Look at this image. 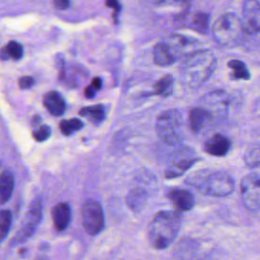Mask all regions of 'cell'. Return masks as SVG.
Listing matches in <instances>:
<instances>
[{"label":"cell","instance_id":"6da1fadb","mask_svg":"<svg viewBox=\"0 0 260 260\" xmlns=\"http://www.w3.org/2000/svg\"><path fill=\"white\" fill-rule=\"evenodd\" d=\"M217 60L209 49H197L188 55L181 67L184 84L191 89L202 86L212 75L216 68Z\"/></svg>","mask_w":260,"mask_h":260},{"label":"cell","instance_id":"7a4b0ae2","mask_svg":"<svg viewBox=\"0 0 260 260\" xmlns=\"http://www.w3.org/2000/svg\"><path fill=\"white\" fill-rule=\"evenodd\" d=\"M182 224V216L177 210H162L152 218L148 229L150 245L157 250L168 248L177 238Z\"/></svg>","mask_w":260,"mask_h":260},{"label":"cell","instance_id":"3957f363","mask_svg":"<svg viewBox=\"0 0 260 260\" xmlns=\"http://www.w3.org/2000/svg\"><path fill=\"white\" fill-rule=\"evenodd\" d=\"M188 183L201 193L212 197H226L236 188L234 177L225 171L200 170L188 178Z\"/></svg>","mask_w":260,"mask_h":260},{"label":"cell","instance_id":"277c9868","mask_svg":"<svg viewBox=\"0 0 260 260\" xmlns=\"http://www.w3.org/2000/svg\"><path fill=\"white\" fill-rule=\"evenodd\" d=\"M211 32L217 45L228 48L239 45L245 34L241 17L233 12L218 16L213 22Z\"/></svg>","mask_w":260,"mask_h":260},{"label":"cell","instance_id":"5b68a950","mask_svg":"<svg viewBox=\"0 0 260 260\" xmlns=\"http://www.w3.org/2000/svg\"><path fill=\"white\" fill-rule=\"evenodd\" d=\"M155 131L157 136L169 145H176L183 138V117L175 109L162 112L156 119Z\"/></svg>","mask_w":260,"mask_h":260},{"label":"cell","instance_id":"8992f818","mask_svg":"<svg viewBox=\"0 0 260 260\" xmlns=\"http://www.w3.org/2000/svg\"><path fill=\"white\" fill-rule=\"evenodd\" d=\"M42 218V199L40 197H36L23 218L22 224L16 235L14 236L11 244L18 245L26 241L37 230Z\"/></svg>","mask_w":260,"mask_h":260},{"label":"cell","instance_id":"52a82bcc","mask_svg":"<svg viewBox=\"0 0 260 260\" xmlns=\"http://www.w3.org/2000/svg\"><path fill=\"white\" fill-rule=\"evenodd\" d=\"M241 198L244 206L250 211L260 209V175L250 173L241 180Z\"/></svg>","mask_w":260,"mask_h":260},{"label":"cell","instance_id":"ba28073f","mask_svg":"<svg viewBox=\"0 0 260 260\" xmlns=\"http://www.w3.org/2000/svg\"><path fill=\"white\" fill-rule=\"evenodd\" d=\"M81 219L85 232L95 236L100 234L105 225L104 212L101 204L95 200H87L81 208Z\"/></svg>","mask_w":260,"mask_h":260},{"label":"cell","instance_id":"9c48e42d","mask_svg":"<svg viewBox=\"0 0 260 260\" xmlns=\"http://www.w3.org/2000/svg\"><path fill=\"white\" fill-rule=\"evenodd\" d=\"M175 260H207L211 252H204L202 244L195 239H183L174 249Z\"/></svg>","mask_w":260,"mask_h":260},{"label":"cell","instance_id":"30bf717a","mask_svg":"<svg viewBox=\"0 0 260 260\" xmlns=\"http://www.w3.org/2000/svg\"><path fill=\"white\" fill-rule=\"evenodd\" d=\"M242 25L245 34L254 36L260 32V2L247 0L242 5Z\"/></svg>","mask_w":260,"mask_h":260},{"label":"cell","instance_id":"8fae6325","mask_svg":"<svg viewBox=\"0 0 260 260\" xmlns=\"http://www.w3.org/2000/svg\"><path fill=\"white\" fill-rule=\"evenodd\" d=\"M230 98L222 89H216L202 96V107L208 110L213 118H218L226 115L229 110Z\"/></svg>","mask_w":260,"mask_h":260},{"label":"cell","instance_id":"7c38bea8","mask_svg":"<svg viewBox=\"0 0 260 260\" xmlns=\"http://www.w3.org/2000/svg\"><path fill=\"white\" fill-rule=\"evenodd\" d=\"M232 147V141L231 139L221 134V133H214L210 137H208L204 144L203 149L204 151L212 156L221 157L228 154Z\"/></svg>","mask_w":260,"mask_h":260},{"label":"cell","instance_id":"4fadbf2b","mask_svg":"<svg viewBox=\"0 0 260 260\" xmlns=\"http://www.w3.org/2000/svg\"><path fill=\"white\" fill-rule=\"evenodd\" d=\"M188 121L191 132L194 134H199L214 121V118L208 110L202 106H198L189 111Z\"/></svg>","mask_w":260,"mask_h":260},{"label":"cell","instance_id":"5bb4252c","mask_svg":"<svg viewBox=\"0 0 260 260\" xmlns=\"http://www.w3.org/2000/svg\"><path fill=\"white\" fill-rule=\"evenodd\" d=\"M58 67H59L60 81H62L63 83H65L67 86H70V87L78 86L81 80L87 76L83 68L77 65L67 66L63 58H60Z\"/></svg>","mask_w":260,"mask_h":260},{"label":"cell","instance_id":"9a60e30c","mask_svg":"<svg viewBox=\"0 0 260 260\" xmlns=\"http://www.w3.org/2000/svg\"><path fill=\"white\" fill-rule=\"evenodd\" d=\"M168 198L179 212L188 211L195 205L193 194L184 188H172L168 192Z\"/></svg>","mask_w":260,"mask_h":260},{"label":"cell","instance_id":"2e32d148","mask_svg":"<svg viewBox=\"0 0 260 260\" xmlns=\"http://www.w3.org/2000/svg\"><path fill=\"white\" fill-rule=\"evenodd\" d=\"M153 62L158 66H171L173 65L178 56L169 45L168 42H159L152 49Z\"/></svg>","mask_w":260,"mask_h":260},{"label":"cell","instance_id":"e0dca14e","mask_svg":"<svg viewBox=\"0 0 260 260\" xmlns=\"http://www.w3.org/2000/svg\"><path fill=\"white\" fill-rule=\"evenodd\" d=\"M198 160H199V157H190V156L177 157L168 166L165 173V177L167 179L178 178L182 176L190 168H192Z\"/></svg>","mask_w":260,"mask_h":260},{"label":"cell","instance_id":"ac0fdd59","mask_svg":"<svg viewBox=\"0 0 260 260\" xmlns=\"http://www.w3.org/2000/svg\"><path fill=\"white\" fill-rule=\"evenodd\" d=\"M169 45L172 47L176 55L179 57L185 56L187 57L197 49H195V42L194 40L183 36V35H178L174 34L170 37L169 41H167Z\"/></svg>","mask_w":260,"mask_h":260},{"label":"cell","instance_id":"d6986e66","mask_svg":"<svg viewBox=\"0 0 260 260\" xmlns=\"http://www.w3.org/2000/svg\"><path fill=\"white\" fill-rule=\"evenodd\" d=\"M53 223L57 231H64L71 220V208L66 202L57 203L52 209Z\"/></svg>","mask_w":260,"mask_h":260},{"label":"cell","instance_id":"ffe728a7","mask_svg":"<svg viewBox=\"0 0 260 260\" xmlns=\"http://www.w3.org/2000/svg\"><path fill=\"white\" fill-rule=\"evenodd\" d=\"M43 103L47 111L53 116H61L66 111V103L64 99L55 90L48 91L44 95Z\"/></svg>","mask_w":260,"mask_h":260},{"label":"cell","instance_id":"44dd1931","mask_svg":"<svg viewBox=\"0 0 260 260\" xmlns=\"http://www.w3.org/2000/svg\"><path fill=\"white\" fill-rule=\"evenodd\" d=\"M14 189V177L9 171H4L0 175V204L6 203Z\"/></svg>","mask_w":260,"mask_h":260},{"label":"cell","instance_id":"7402d4cb","mask_svg":"<svg viewBox=\"0 0 260 260\" xmlns=\"http://www.w3.org/2000/svg\"><path fill=\"white\" fill-rule=\"evenodd\" d=\"M228 67L231 70V78L234 80H249L251 77L247 65L242 60H230L228 62Z\"/></svg>","mask_w":260,"mask_h":260},{"label":"cell","instance_id":"603a6c76","mask_svg":"<svg viewBox=\"0 0 260 260\" xmlns=\"http://www.w3.org/2000/svg\"><path fill=\"white\" fill-rule=\"evenodd\" d=\"M173 89H174V78L171 74H166L154 82L152 94L166 98L172 94Z\"/></svg>","mask_w":260,"mask_h":260},{"label":"cell","instance_id":"cb8c5ba5","mask_svg":"<svg viewBox=\"0 0 260 260\" xmlns=\"http://www.w3.org/2000/svg\"><path fill=\"white\" fill-rule=\"evenodd\" d=\"M209 22H210V16L208 13L198 11L196 12L190 21V28L195 30L198 34L206 35L209 28Z\"/></svg>","mask_w":260,"mask_h":260},{"label":"cell","instance_id":"d4e9b609","mask_svg":"<svg viewBox=\"0 0 260 260\" xmlns=\"http://www.w3.org/2000/svg\"><path fill=\"white\" fill-rule=\"evenodd\" d=\"M23 55L22 46L16 41H9L0 51V56L2 59H12V60H19Z\"/></svg>","mask_w":260,"mask_h":260},{"label":"cell","instance_id":"484cf974","mask_svg":"<svg viewBox=\"0 0 260 260\" xmlns=\"http://www.w3.org/2000/svg\"><path fill=\"white\" fill-rule=\"evenodd\" d=\"M79 115L87 118L92 123H99L105 118V109L102 105L83 107L79 110Z\"/></svg>","mask_w":260,"mask_h":260},{"label":"cell","instance_id":"4316f807","mask_svg":"<svg viewBox=\"0 0 260 260\" xmlns=\"http://www.w3.org/2000/svg\"><path fill=\"white\" fill-rule=\"evenodd\" d=\"M83 127V123L75 118L72 119H64L61 120L59 123V128L63 135L69 136L73 134L74 132L80 130Z\"/></svg>","mask_w":260,"mask_h":260},{"label":"cell","instance_id":"83f0119b","mask_svg":"<svg viewBox=\"0 0 260 260\" xmlns=\"http://www.w3.org/2000/svg\"><path fill=\"white\" fill-rule=\"evenodd\" d=\"M11 218L12 215L9 210H0V242L6 238L10 230Z\"/></svg>","mask_w":260,"mask_h":260},{"label":"cell","instance_id":"f1b7e54d","mask_svg":"<svg viewBox=\"0 0 260 260\" xmlns=\"http://www.w3.org/2000/svg\"><path fill=\"white\" fill-rule=\"evenodd\" d=\"M146 194L141 190H133L128 196V204L133 210H137L141 207L142 203L145 201Z\"/></svg>","mask_w":260,"mask_h":260},{"label":"cell","instance_id":"f546056e","mask_svg":"<svg viewBox=\"0 0 260 260\" xmlns=\"http://www.w3.org/2000/svg\"><path fill=\"white\" fill-rule=\"evenodd\" d=\"M244 160L250 168L260 166V148H251L244 155Z\"/></svg>","mask_w":260,"mask_h":260},{"label":"cell","instance_id":"4dcf8cb0","mask_svg":"<svg viewBox=\"0 0 260 260\" xmlns=\"http://www.w3.org/2000/svg\"><path fill=\"white\" fill-rule=\"evenodd\" d=\"M51 135V128L48 125H41L32 132V137L36 141L42 142L47 140Z\"/></svg>","mask_w":260,"mask_h":260},{"label":"cell","instance_id":"1f68e13d","mask_svg":"<svg viewBox=\"0 0 260 260\" xmlns=\"http://www.w3.org/2000/svg\"><path fill=\"white\" fill-rule=\"evenodd\" d=\"M35 83V79L29 76V75H24V76H21L19 79H18V85L20 88L22 89H25V88H29L34 85Z\"/></svg>","mask_w":260,"mask_h":260},{"label":"cell","instance_id":"d6a6232c","mask_svg":"<svg viewBox=\"0 0 260 260\" xmlns=\"http://www.w3.org/2000/svg\"><path fill=\"white\" fill-rule=\"evenodd\" d=\"M106 5L113 9V17L115 19V22H117L116 18H117L118 14H119V12L121 10V4L119 2H117V1H107Z\"/></svg>","mask_w":260,"mask_h":260},{"label":"cell","instance_id":"836d02e7","mask_svg":"<svg viewBox=\"0 0 260 260\" xmlns=\"http://www.w3.org/2000/svg\"><path fill=\"white\" fill-rule=\"evenodd\" d=\"M54 5L58 9H66L70 5V2L67 1V0H55Z\"/></svg>","mask_w":260,"mask_h":260},{"label":"cell","instance_id":"e575fe53","mask_svg":"<svg viewBox=\"0 0 260 260\" xmlns=\"http://www.w3.org/2000/svg\"><path fill=\"white\" fill-rule=\"evenodd\" d=\"M95 89L89 84V85H87L85 88H84V91H83V93H84V95L86 96V98H88V99H91V98H93L94 96V93H95Z\"/></svg>","mask_w":260,"mask_h":260},{"label":"cell","instance_id":"d590c367","mask_svg":"<svg viewBox=\"0 0 260 260\" xmlns=\"http://www.w3.org/2000/svg\"><path fill=\"white\" fill-rule=\"evenodd\" d=\"M90 85L95 89L99 90L102 87V79L100 77H94L90 83Z\"/></svg>","mask_w":260,"mask_h":260}]
</instances>
